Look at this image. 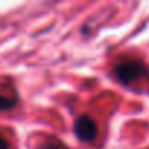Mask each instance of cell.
<instances>
[{
	"mask_svg": "<svg viewBox=\"0 0 149 149\" xmlns=\"http://www.w3.org/2000/svg\"><path fill=\"white\" fill-rule=\"evenodd\" d=\"M114 76L120 84L130 85L148 76V69L140 60H124L114 67Z\"/></svg>",
	"mask_w": 149,
	"mask_h": 149,
	"instance_id": "6da1fadb",
	"label": "cell"
},
{
	"mask_svg": "<svg viewBox=\"0 0 149 149\" xmlns=\"http://www.w3.org/2000/svg\"><path fill=\"white\" fill-rule=\"evenodd\" d=\"M18 102V97H5V95H0V111H6V110H10L16 105Z\"/></svg>",
	"mask_w": 149,
	"mask_h": 149,
	"instance_id": "3957f363",
	"label": "cell"
},
{
	"mask_svg": "<svg viewBox=\"0 0 149 149\" xmlns=\"http://www.w3.org/2000/svg\"><path fill=\"white\" fill-rule=\"evenodd\" d=\"M0 149H9V143L3 137H0Z\"/></svg>",
	"mask_w": 149,
	"mask_h": 149,
	"instance_id": "277c9868",
	"label": "cell"
},
{
	"mask_svg": "<svg viewBox=\"0 0 149 149\" xmlns=\"http://www.w3.org/2000/svg\"><path fill=\"white\" fill-rule=\"evenodd\" d=\"M73 130H74L76 137L82 142H92L98 134L97 121L88 114L81 116V117H78L76 120H74Z\"/></svg>",
	"mask_w": 149,
	"mask_h": 149,
	"instance_id": "7a4b0ae2",
	"label": "cell"
},
{
	"mask_svg": "<svg viewBox=\"0 0 149 149\" xmlns=\"http://www.w3.org/2000/svg\"><path fill=\"white\" fill-rule=\"evenodd\" d=\"M58 146H61V145L57 142V145H53V146H50V145H44V146H42V149H60Z\"/></svg>",
	"mask_w": 149,
	"mask_h": 149,
	"instance_id": "5b68a950",
	"label": "cell"
}]
</instances>
